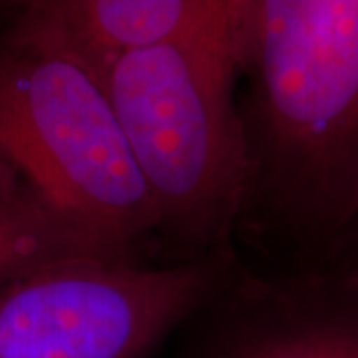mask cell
Masks as SVG:
<instances>
[{"instance_id": "6", "label": "cell", "mask_w": 358, "mask_h": 358, "mask_svg": "<svg viewBox=\"0 0 358 358\" xmlns=\"http://www.w3.org/2000/svg\"><path fill=\"white\" fill-rule=\"evenodd\" d=\"M209 0H32L8 38L62 52L102 80L117 56L166 40Z\"/></svg>"}, {"instance_id": "9", "label": "cell", "mask_w": 358, "mask_h": 358, "mask_svg": "<svg viewBox=\"0 0 358 358\" xmlns=\"http://www.w3.org/2000/svg\"><path fill=\"white\" fill-rule=\"evenodd\" d=\"M350 235H352V237H357V239H358V227H357V229H355V231H352Z\"/></svg>"}, {"instance_id": "4", "label": "cell", "mask_w": 358, "mask_h": 358, "mask_svg": "<svg viewBox=\"0 0 358 358\" xmlns=\"http://www.w3.org/2000/svg\"><path fill=\"white\" fill-rule=\"evenodd\" d=\"M237 245L150 265L74 255L0 277V358H155L225 275Z\"/></svg>"}, {"instance_id": "1", "label": "cell", "mask_w": 358, "mask_h": 358, "mask_svg": "<svg viewBox=\"0 0 358 358\" xmlns=\"http://www.w3.org/2000/svg\"><path fill=\"white\" fill-rule=\"evenodd\" d=\"M245 193L235 245L313 253L358 227V0H237Z\"/></svg>"}, {"instance_id": "8", "label": "cell", "mask_w": 358, "mask_h": 358, "mask_svg": "<svg viewBox=\"0 0 358 358\" xmlns=\"http://www.w3.org/2000/svg\"><path fill=\"white\" fill-rule=\"evenodd\" d=\"M16 2H20V4H22V6H26V4H30V2H32V0H16Z\"/></svg>"}, {"instance_id": "7", "label": "cell", "mask_w": 358, "mask_h": 358, "mask_svg": "<svg viewBox=\"0 0 358 358\" xmlns=\"http://www.w3.org/2000/svg\"><path fill=\"white\" fill-rule=\"evenodd\" d=\"M74 255L103 253L54 217L13 173L0 167V277Z\"/></svg>"}, {"instance_id": "5", "label": "cell", "mask_w": 358, "mask_h": 358, "mask_svg": "<svg viewBox=\"0 0 358 358\" xmlns=\"http://www.w3.org/2000/svg\"><path fill=\"white\" fill-rule=\"evenodd\" d=\"M155 358H358V239L225 275Z\"/></svg>"}, {"instance_id": "2", "label": "cell", "mask_w": 358, "mask_h": 358, "mask_svg": "<svg viewBox=\"0 0 358 358\" xmlns=\"http://www.w3.org/2000/svg\"><path fill=\"white\" fill-rule=\"evenodd\" d=\"M235 8L209 0L173 36L117 56L100 80L154 203L166 263L235 245L245 193Z\"/></svg>"}, {"instance_id": "3", "label": "cell", "mask_w": 358, "mask_h": 358, "mask_svg": "<svg viewBox=\"0 0 358 358\" xmlns=\"http://www.w3.org/2000/svg\"><path fill=\"white\" fill-rule=\"evenodd\" d=\"M0 167L103 255L155 249L150 193L103 84L76 58L6 36Z\"/></svg>"}]
</instances>
